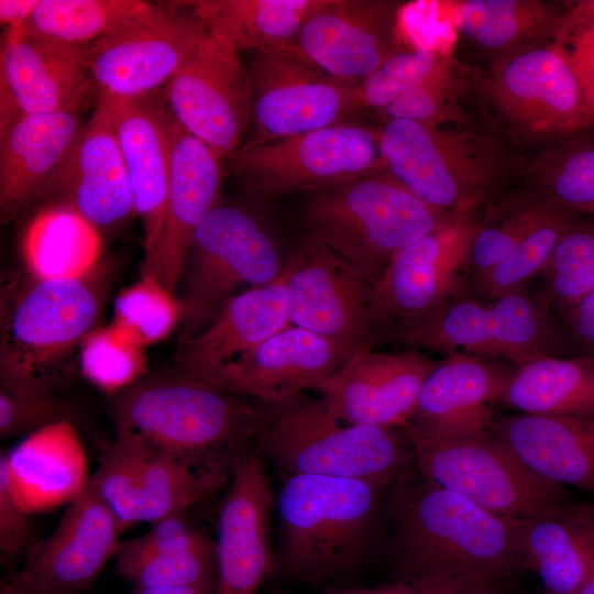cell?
<instances>
[{
	"label": "cell",
	"instance_id": "2",
	"mask_svg": "<svg viewBox=\"0 0 594 594\" xmlns=\"http://www.w3.org/2000/svg\"><path fill=\"white\" fill-rule=\"evenodd\" d=\"M391 487L360 479L279 476L274 574L286 582L342 586L382 553Z\"/></svg>",
	"mask_w": 594,
	"mask_h": 594
},
{
	"label": "cell",
	"instance_id": "18",
	"mask_svg": "<svg viewBox=\"0 0 594 594\" xmlns=\"http://www.w3.org/2000/svg\"><path fill=\"white\" fill-rule=\"evenodd\" d=\"M283 274L292 326L354 351L372 346L371 284L351 265L298 237Z\"/></svg>",
	"mask_w": 594,
	"mask_h": 594
},
{
	"label": "cell",
	"instance_id": "35",
	"mask_svg": "<svg viewBox=\"0 0 594 594\" xmlns=\"http://www.w3.org/2000/svg\"><path fill=\"white\" fill-rule=\"evenodd\" d=\"M498 403L525 415L594 418V356L528 361L512 370Z\"/></svg>",
	"mask_w": 594,
	"mask_h": 594
},
{
	"label": "cell",
	"instance_id": "57",
	"mask_svg": "<svg viewBox=\"0 0 594 594\" xmlns=\"http://www.w3.org/2000/svg\"><path fill=\"white\" fill-rule=\"evenodd\" d=\"M576 594H594V563Z\"/></svg>",
	"mask_w": 594,
	"mask_h": 594
},
{
	"label": "cell",
	"instance_id": "12",
	"mask_svg": "<svg viewBox=\"0 0 594 594\" xmlns=\"http://www.w3.org/2000/svg\"><path fill=\"white\" fill-rule=\"evenodd\" d=\"M248 68L253 91L251 134L241 147L349 122L367 110L359 82L329 75L298 45L254 53Z\"/></svg>",
	"mask_w": 594,
	"mask_h": 594
},
{
	"label": "cell",
	"instance_id": "59",
	"mask_svg": "<svg viewBox=\"0 0 594 594\" xmlns=\"http://www.w3.org/2000/svg\"><path fill=\"white\" fill-rule=\"evenodd\" d=\"M267 594H287V593H285V592H280V591H273V592H271V593H267Z\"/></svg>",
	"mask_w": 594,
	"mask_h": 594
},
{
	"label": "cell",
	"instance_id": "24",
	"mask_svg": "<svg viewBox=\"0 0 594 594\" xmlns=\"http://www.w3.org/2000/svg\"><path fill=\"white\" fill-rule=\"evenodd\" d=\"M402 3L387 0H322L302 24L299 50L331 76L360 82L392 55Z\"/></svg>",
	"mask_w": 594,
	"mask_h": 594
},
{
	"label": "cell",
	"instance_id": "53",
	"mask_svg": "<svg viewBox=\"0 0 594 594\" xmlns=\"http://www.w3.org/2000/svg\"><path fill=\"white\" fill-rule=\"evenodd\" d=\"M40 0H0V23L7 29L24 25Z\"/></svg>",
	"mask_w": 594,
	"mask_h": 594
},
{
	"label": "cell",
	"instance_id": "15",
	"mask_svg": "<svg viewBox=\"0 0 594 594\" xmlns=\"http://www.w3.org/2000/svg\"><path fill=\"white\" fill-rule=\"evenodd\" d=\"M483 88L518 133L561 142L594 127V112L553 42L498 55Z\"/></svg>",
	"mask_w": 594,
	"mask_h": 594
},
{
	"label": "cell",
	"instance_id": "20",
	"mask_svg": "<svg viewBox=\"0 0 594 594\" xmlns=\"http://www.w3.org/2000/svg\"><path fill=\"white\" fill-rule=\"evenodd\" d=\"M124 529L90 480L55 529L35 540L9 582L29 594H82L117 557Z\"/></svg>",
	"mask_w": 594,
	"mask_h": 594
},
{
	"label": "cell",
	"instance_id": "49",
	"mask_svg": "<svg viewBox=\"0 0 594 594\" xmlns=\"http://www.w3.org/2000/svg\"><path fill=\"white\" fill-rule=\"evenodd\" d=\"M594 112V0L570 2L552 41Z\"/></svg>",
	"mask_w": 594,
	"mask_h": 594
},
{
	"label": "cell",
	"instance_id": "6",
	"mask_svg": "<svg viewBox=\"0 0 594 594\" xmlns=\"http://www.w3.org/2000/svg\"><path fill=\"white\" fill-rule=\"evenodd\" d=\"M450 215L382 170L305 195L297 221L300 238L326 246L372 285L398 250Z\"/></svg>",
	"mask_w": 594,
	"mask_h": 594
},
{
	"label": "cell",
	"instance_id": "37",
	"mask_svg": "<svg viewBox=\"0 0 594 594\" xmlns=\"http://www.w3.org/2000/svg\"><path fill=\"white\" fill-rule=\"evenodd\" d=\"M322 0L189 1L210 32L239 51L270 53L297 46L300 29Z\"/></svg>",
	"mask_w": 594,
	"mask_h": 594
},
{
	"label": "cell",
	"instance_id": "11",
	"mask_svg": "<svg viewBox=\"0 0 594 594\" xmlns=\"http://www.w3.org/2000/svg\"><path fill=\"white\" fill-rule=\"evenodd\" d=\"M287 256L255 211L221 200L195 230L182 272V319L197 326L221 310L239 286L275 282Z\"/></svg>",
	"mask_w": 594,
	"mask_h": 594
},
{
	"label": "cell",
	"instance_id": "32",
	"mask_svg": "<svg viewBox=\"0 0 594 594\" xmlns=\"http://www.w3.org/2000/svg\"><path fill=\"white\" fill-rule=\"evenodd\" d=\"M80 110L21 116L0 134V210L11 219L41 200L79 132Z\"/></svg>",
	"mask_w": 594,
	"mask_h": 594
},
{
	"label": "cell",
	"instance_id": "23",
	"mask_svg": "<svg viewBox=\"0 0 594 594\" xmlns=\"http://www.w3.org/2000/svg\"><path fill=\"white\" fill-rule=\"evenodd\" d=\"M41 200L73 209L97 229L134 215L113 124L101 100L53 172Z\"/></svg>",
	"mask_w": 594,
	"mask_h": 594
},
{
	"label": "cell",
	"instance_id": "13",
	"mask_svg": "<svg viewBox=\"0 0 594 594\" xmlns=\"http://www.w3.org/2000/svg\"><path fill=\"white\" fill-rule=\"evenodd\" d=\"M189 1L153 3L133 21L87 48V66L98 95L133 98L155 92L176 75L208 35Z\"/></svg>",
	"mask_w": 594,
	"mask_h": 594
},
{
	"label": "cell",
	"instance_id": "16",
	"mask_svg": "<svg viewBox=\"0 0 594 594\" xmlns=\"http://www.w3.org/2000/svg\"><path fill=\"white\" fill-rule=\"evenodd\" d=\"M230 476L198 474L135 431L117 426L90 480L124 528L185 513Z\"/></svg>",
	"mask_w": 594,
	"mask_h": 594
},
{
	"label": "cell",
	"instance_id": "34",
	"mask_svg": "<svg viewBox=\"0 0 594 594\" xmlns=\"http://www.w3.org/2000/svg\"><path fill=\"white\" fill-rule=\"evenodd\" d=\"M491 431L542 479L594 493V418L518 414Z\"/></svg>",
	"mask_w": 594,
	"mask_h": 594
},
{
	"label": "cell",
	"instance_id": "31",
	"mask_svg": "<svg viewBox=\"0 0 594 594\" xmlns=\"http://www.w3.org/2000/svg\"><path fill=\"white\" fill-rule=\"evenodd\" d=\"M114 572L133 590H216L213 541L191 526L185 513L172 515L153 522L144 535L122 542Z\"/></svg>",
	"mask_w": 594,
	"mask_h": 594
},
{
	"label": "cell",
	"instance_id": "10",
	"mask_svg": "<svg viewBox=\"0 0 594 594\" xmlns=\"http://www.w3.org/2000/svg\"><path fill=\"white\" fill-rule=\"evenodd\" d=\"M232 164L241 188L260 204L384 170L380 130L354 121L241 147Z\"/></svg>",
	"mask_w": 594,
	"mask_h": 594
},
{
	"label": "cell",
	"instance_id": "58",
	"mask_svg": "<svg viewBox=\"0 0 594 594\" xmlns=\"http://www.w3.org/2000/svg\"><path fill=\"white\" fill-rule=\"evenodd\" d=\"M0 594H29V593L15 586L11 582H7L4 586H2Z\"/></svg>",
	"mask_w": 594,
	"mask_h": 594
},
{
	"label": "cell",
	"instance_id": "51",
	"mask_svg": "<svg viewBox=\"0 0 594 594\" xmlns=\"http://www.w3.org/2000/svg\"><path fill=\"white\" fill-rule=\"evenodd\" d=\"M562 312L564 339L575 349L576 355L594 356V290Z\"/></svg>",
	"mask_w": 594,
	"mask_h": 594
},
{
	"label": "cell",
	"instance_id": "44",
	"mask_svg": "<svg viewBox=\"0 0 594 594\" xmlns=\"http://www.w3.org/2000/svg\"><path fill=\"white\" fill-rule=\"evenodd\" d=\"M575 217L557 208L503 261L471 282L479 294L493 299L520 289L547 265L560 238Z\"/></svg>",
	"mask_w": 594,
	"mask_h": 594
},
{
	"label": "cell",
	"instance_id": "26",
	"mask_svg": "<svg viewBox=\"0 0 594 594\" xmlns=\"http://www.w3.org/2000/svg\"><path fill=\"white\" fill-rule=\"evenodd\" d=\"M355 352L290 324L204 382L253 399L273 400L316 391L334 377Z\"/></svg>",
	"mask_w": 594,
	"mask_h": 594
},
{
	"label": "cell",
	"instance_id": "45",
	"mask_svg": "<svg viewBox=\"0 0 594 594\" xmlns=\"http://www.w3.org/2000/svg\"><path fill=\"white\" fill-rule=\"evenodd\" d=\"M78 352L84 377L111 397L143 378L147 371L144 348L111 326L96 327Z\"/></svg>",
	"mask_w": 594,
	"mask_h": 594
},
{
	"label": "cell",
	"instance_id": "30",
	"mask_svg": "<svg viewBox=\"0 0 594 594\" xmlns=\"http://www.w3.org/2000/svg\"><path fill=\"white\" fill-rule=\"evenodd\" d=\"M10 486L30 515L69 505L91 475L80 437L72 420H61L28 435L7 450Z\"/></svg>",
	"mask_w": 594,
	"mask_h": 594
},
{
	"label": "cell",
	"instance_id": "8",
	"mask_svg": "<svg viewBox=\"0 0 594 594\" xmlns=\"http://www.w3.org/2000/svg\"><path fill=\"white\" fill-rule=\"evenodd\" d=\"M542 296L520 288L488 302L465 296L393 322L376 342L393 341L408 349L446 355L464 353L504 359L517 366L553 355L561 340Z\"/></svg>",
	"mask_w": 594,
	"mask_h": 594
},
{
	"label": "cell",
	"instance_id": "54",
	"mask_svg": "<svg viewBox=\"0 0 594 594\" xmlns=\"http://www.w3.org/2000/svg\"><path fill=\"white\" fill-rule=\"evenodd\" d=\"M371 594H427L420 586L413 582L394 580L389 584L370 588Z\"/></svg>",
	"mask_w": 594,
	"mask_h": 594
},
{
	"label": "cell",
	"instance_id": "1",
	"mask_svg": "<svg viewBox=\"0 0 594 594\" xmlns=\"http://www.w3.org/2000/svg\"><path fill=\"white\" fill-rule=\"evenodd\" d=\"M382 553L394 580L463 576L507 582L524 571L516 520L479 507L414 465L391 487Z\"/></svg>",
	"mask_w": 594,
	"mask_h": 594
},
{
	"label": "cell",
	"instance_id": "46",
	"mask_svg": "<svg viewBox=\"0 0 594 594\" xmlns=\"http://www.w3.org/2000/svg\"><path fill=\"white\" fill-rule=\"evenodd\" d=\"M46 383L0 382V436L34 432L47 425L70 420V413Z\"/></svg>",
	"mask_w": 594,
	"mask_h": 594
},
{
	"label": "cell",
	"instance_id": "52",
	"mask_svg": "<svg viewBox=\"0 0 594 594\" xmlns=\"http://www.w3.org/2000/svg\"><path fill=\"white\" fill-rule=\"evenodd\" d=\"M427 594H508L503 581L480 576H463L413 582Z\"/></svg>",
	"mask_w": 594,
	"mask_h": 594
},
{
	"label": "cell",
	"instance_id": "42",
	"mask_svg": "<svg viewBox=\"0 0 594 594\" xmlns=\"http://www.w3.org/2000/svg\"><path fill=\"white\" fill-rule=\"evenodd\" d=\"M539 276L542 298L561 311L594 290V218L572 220Z\"/></svg>",
	"mask_w": 594,
	"mask_h": 594
},
{
	"label": "cell",
	"instance_id": "21",
	"mask_svg": "<svg viewBox=\"0 0 594 594\" xmlns=\"http://www.w3.org/2000/svg\"><path fill=\"white\" fill-rule=\"evenodd\" d=\"M87 48L35 35L23 26L4 30L0 46V134L21 116L81 109L94 88Z\"/></svg>",
	"mask_w": 594,
	"mask_h": 594
},
{
	"label": "cell",
	"instance_id": "14",
	"mask_svg": "<svg viewBox=\"0 0 594 594\" xmlns=\"http://www.w3.org/2000/svg\"><path fill=\"white\" fill-rule=\"evenodd\" d=\"M475 210L450 215L389 258L371 285L372 345L393 322L465 295L479 221Z\"/></svg>",
	"mask_w": 594,
	"mask_h": 594
},
{
	"label": "cell",
	"instance_id": "50",
	"mask_svg": "<svg viewBox=\"0 0 594 594\" xmlns=\"http://www.w3.org/2000/svg\"><path fill=\"white\" fill-rule=\"evenodd\" d=\"M30 514L18 503L10 486L7 450L0 452V557L3 564L25 558L33 539Z\"/></svg>",
	"mask_w": 594,
	"mask_h": 594
},
{
	"label": "cell",
	"instance_id": "38",
	"mask_svg": "<svg viewBox=\"0 0 594 594\" xmlns=\"http://www.w3.org/2000/svg\"><path fill=\"white\" fill-rule=\"evenodd\" d=\"M21 253L28 273L37 278H74L101 262V239L73 209L46 204L29 222Z\"/></svg>",
	"mask_w": 594,
	"mask_h": 594
},
{
	"label": "cell",
	"instance_id": "29",
	"mask_svg": "<svg viewBox=\"0 0 594 594\" xmlns=\"http://www.w3.org/2000/svg\"><path fill=\"white\" fill-rule=\"evenodd\" d=\"M290 326L284 274L231 297L204 332L184 333L169 372L206 381L271 336Z\"/></svg>",
	"mask_w": 594,
	"mask_h": 594
},
{
	"label": "cell",
	"instance_id": "7",
	"mask_svg": "<svg viewBox=\"0 0 594 594\" xmlns=\"http://www.w3.org/2000/svg\"><path fill=\"white\" fill-rule=\"evenodd\" d=\"M380 155L395 180L446 213L476 209L512 167L501 141L460 119L439 124L389 119L380 130Z\"/></svg>",
	"mask_w": 594,
	"mask_h": 594
},
{
	"label": "cell",
	"instance_id": "28",
	"mask_svg": "<svg viewBox=\"0 0 594 594\" xmlns=\"http://www.w3.org/2000/svg\"><path fill=\"white\" fill-rule=\"evenodd\" d=\"M512 371L487 359L452 353L426 377L404 430L425 438L451 439L490 432Z\"/></svg>",
	"mask_w": 594,
	"mask_h": 594
},
{
	"label": "cell",
	"instance_id": "9",
	"mask_svg": "<svg viewBox=\"0 0 594 594\" xmlns=\"http://www.w3.org/2000/svg\"><path fill=\"white\" fill-rule=\"evenodd\" d=\"M406 435L421 475L491 514L528 519L569 502L563 486L534 473L492 431L451 439Z\"/></svg>",
	"mask_w": 594,
	"mask_h": 594
},
{
	"label": "cell",
	"instance_id": "41",
	"mask_svg": "<svg viewBox=\"0 0 594 594\" xmlns=\"http://www.w3.org/2000/svg\"><path fill=\"white\" fill-rule=\"evenodd\" d=\"M558 207L535 190L512 197L479 217L471 246V279L503 261Z\"/></svg>",
	"mask_w": 594,
	"mask_h": 594
},
{
	"label": "cell",
	"instance_id": "17",
	"mask_svg": "<svg viewBox=\"0 0 594 594\" xmlns=\"http://www.w3.org/2000/svg\"><path fill=\"white\" fill-rule=\"evenodd\" d=\"M163 97L173 118L221 160L241 148L250 125L253 91L240 51L209 31Z\"/></svg>",
	"mask_w": 594,
	"mask_h": 594
},
{
	"label": "cell",
	"instance_id": "56",
	"mask_svg": "<svg viewBox=\"0 0 594 594\" xmlns=\"http://www.w3.org/2000/svg\"><path fill=\"white\" fill-rule=\"evenodd\" d=\"M323 594H371L369 587L323 586Z\"/></svg>",
	"mask_w": 594,
	"mask_h": 594
},
{
	"label": "cell",
	"instance_id": "5",
	"mask_svg": "<svg viewBox=\"0 0 594 594\" xmlns=\"http://www.w3.org/2000/svg\"><path fill=\"white\" fill-rule=\"evenodd\" d=\"M112 270L100 262L74 278L12 277L1 296L0 382L57 388L69 358L97 327Z\"/></svg>",
	"mask_w": 594,
	"mask_h": 594
},
{
	"label": "cell",
	"instance_id": "55",
	"mask_svg": "<svg viewBox=\"0 0 594 594\" xmlns=\"http://www.w3.org/2000/svg\"><path fill=\"white\" fill-rule=\"evenodd\" d=\"M131 594H216L213 588L202 586H180L169 588L133 590Z\"/></svg>",
	"mask_w": 594,
	"mask_h": 594
},
{
	"label": "cell",
	"instance_id": "4",
	"mask_svg": "<svg viewBox=\"0 0 594 594\" xmlns=\"http://www.w3.org/2000/svg\"><path fill=\"white\" fill-rule=\"evenodd\" d=\"M258 403L253 446L279 476L323 475L392 486L414 465L404 429L341 421L320 396L307 392Z\"/></svg>",
	"mask_w": 594,
	"mask_h": 594
},
{
	"label": "cell",
	"instance_id": "22",
	"mask_svg": "<svg viewBox=\"0 0 594 594\" xmlns=\"http://www.w3.org/2000/svg\"><path fill=\"white\" fill-rule=\"evenodd\" d=\"M436 364L414 349L380 352L364 348L316 391L341 421L404 429Z\"/></svg>",
	"mask_w": 594,
	"mask_h": 594
},
{
	"label": "cell",
	"instance_id": "25",
	"mask_svg": "<svg viewBox=\"0 0 594 594\" xmlns=\"http://www.w3.org/2000/svg\"><path fill=\"white\" fill-rule=\"evenodd\" d=\"M170 172L160 240L143 260L141 274L154 275L174 292L196 228L221 201V158L185 130L168 111Z\"/></svg>",
	"mask_w": 594,
	"mask_h": 594
},
{
	"label": "cell",
	"instance_id": "39",
	"mask_svg": "<svg viewBox=\"0 0 594 594\" xmlns=\"http://www.w3.org/2000/svg\"><path fill=\"white\" fill-rule=\"evenodd\" d=\"M152 6L153 2L140 0H40L22 26L55 42L89 46L144 14Z\"/></svg>",
	"mask_w": 594,
	"mask_h": 594
},
{
	"label": "cell",
	"instance_id": "47",
	"mask_svg": "<svg viewBox=\"0 0 594 594\" xmlns=\"http://www.w3.org/2000/svg\"><path fill=\"white\" fill-rule=\"evenodd\" d=\"M460 87L457 67L446 56L424 80L383 111L388 120L405 119L426 124L459 120L454 101Z\"/></svg>",
	"mask_w": 594,
	"mask_h": 594
},
{
	"label": "cell",
	"instance_id": "48",
	"mask_svg": "<svg viewBox=\"0 0 594 594\" xmlns=\"http://www.w3.org/2000/svg\"><path fill=\"white\" fill-rule=\"evenodd\" d=\"M444 57L432 48L404 50L392 55L359 82L365 106L383 111L424 80Z\"/></svg>",
	"mask_w": 594,
	"mask_h": 594
},
{
	"label": "cell",
	"instance_id": "19",
	"mask_svg": "<svg viewBox=\"0 0 594 594\" xmlns=\"http://www.w3.org/2000/svg\"><path fill=\"white\" fill-rule=\"evenodd\" d=\"M216 539V594H257L275 570L271 527L275 491L267 463L252 444L233 461Z\"/></svg>",
	"mask_w": 594,
	"mask_h": 594
},
{
	"label": "cell",
	"instance_id": "27",
	"mask_svg": "<svg viewBox=\"0 0 594 594\" xmlns=\"http://www.w3.org/2000/svg\"><path fill=\"white\" fill-rule=\"evenodd\" d=\"M98 99L113 124L133 211L143 224L146 258L160 240L165 219L170 172L168 110L163 94L133 98L98 95Z\"/></svg>",
	"mask_w": 594,
	"mask_h": 594
},
{
	"label": "cell",
	"instance_id": "33",
	"mask_svg": "<svg viewBox=\"0 0 594 594\" xmlns=\"http://www.w3.org/2000/svg\"><path fill=\"white\" fill-rule=\"evenodd\" d=\"M525 570L544 594H576L594 563V502H566L554 510L516 520Z\"/></svg>",
	"mask_w": 594,
	"mask_h": 594
},
{
	"label": "cell",
	"instance_id": "3",
	"mask_svg": "<svg viewBox=\"0 0 594 594\" xmlns=\"http://www.w3.org/2000/svg\"><path fill=\"white\" fill-rule=\"evenodd\" d=\"M113 410L117 426L194 472L224 476L253 444L261 417L257 399L172 372L141 378L114 396Z\"/></svg>",
	"mask_w": 594,
	"mask_h": 594
},
{
	"label": "cell",
	"instance_id": "40",
	"mask_svg": "<svg viewBox=\"0 0 594 594\" xmlns=\"http://www.w3.org/2000/svg\"><path fill=\"white\" fill-rule=\"evenodd\" d=\"M534 190L574 217L594 218V127L568 138L531 166Z\"/></svg>",
	"mask_w": 594,
	"mask_h": 594
},
{
	"label": "cell",
	"instance_id": "43",
	"mask_svg": "<svg viewBox=\"0 0 594 594\" xmlns=\"http://www.w3.org/2000/svg\"><path fill=\"white\" fill-rule=\"evenodd\" d=\"M180 319L182 307L174 292L154 275L141 274L117 296L110 326L144 348L165 339Z\"/></svg>",
	"mask_w": 594,
	"mask_h": 594
},
{
	"label": "cell",
	"instance_id": "36",
	"mask_svg": "<svg viewBox=\"0 0 594 594\" xmlns=\"http://www.w3.org/2000/svg\"><path fill=\"white\" fill-rule=\"evenodd\" d=\"M569 4L541 0H463L454 1L450 13L461 34L504 55L552 42Z\"/></svg>",
	"mask_w": 594,
	"mask_h": 594
}]
</instances>
